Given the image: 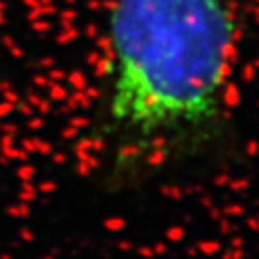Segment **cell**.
<instances>
[{"label":"cell","instance_id":"obj_1","mask_svg":"<svg viewBox=\"0 0 259 259\" xmlns=\"http://www.w3.org/2000/svg\"><path fill=\"white\" fill-rule=\"evenodd\" d=\"M234 42L227 0H113L104 129L115 167L159 165L215 139Z\"/></svg>","mask_w":259,"mask_h":259}]
</instances>
